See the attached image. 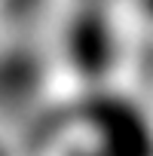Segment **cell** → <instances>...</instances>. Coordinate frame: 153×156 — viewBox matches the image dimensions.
Segmentation results:
<instances>
[{"instance_id": "obj_1", "label": "cell", "mask_w": 153, "mask_h": 156, "mask_svg": "<svg viewBox=\"0 0 153 156\" xmlns=\"http://www.w3.org/2000/svg\"><path fill=\"white\" fill-rule=\"evenodd\" d=\"M37 80H40V67H37L34 55L16 52L0 61V98L19 101L37 86Z\"/></svg>"}, {"instance_id": "obj_2", "label": "cell", "mask_w": 153, "mask_h": 156, "mask_svg": "<svg viewBox=\"0 0 153 156\" xmlns=\"http://www.w3.org/2000/svg\"><path fill=\"white\" fill-rule=\"evenodd\" d=\"M0 156H6V153H3V150H0Z\"/></svg>"}]
</instances>
